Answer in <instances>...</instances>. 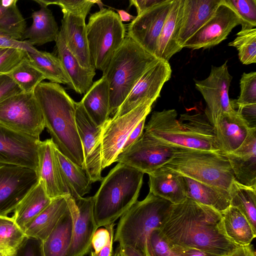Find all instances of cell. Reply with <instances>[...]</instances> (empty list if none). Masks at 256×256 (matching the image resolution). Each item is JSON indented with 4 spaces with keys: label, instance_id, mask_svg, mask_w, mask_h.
<instances>
[{
    "label": "cell",
    "instance_id": "6da1fadb",
    "mask_svg": "<svg viewBox=\"0 0 256 256\" xmlns=\"http://www.w3.org/2000/svg\"><path fill=\"white\" fill-rule=\"evenodd\" d=\"M158 230L169 246L196 248L207 256H226L238 246L226 236L220 212L188 198L171 204Z\"/></svg>",
    "mask_w": 256,
    "mask_h": 256
},
{
    "label": "cell",
    "instance_id": "7a4b0ae2",
    "mask_svg": "<svg viewBox=\"0 0 256 256\" xmlns=\"http://www.w3.org/2000/svg\"><path fill=\"white\" fill-rule=\"evenodd\" d=\"M34 94L42 110L45 128L57 148L84 170L81 141L76 122V102L59 84L42 82Z\"/></svg>",
    "mask_w": 256,
    "mask_h": 256
},
{
    "label": "cell",
    "instance_id": "3957f363",
    "mask_svg": "<svg viewBox=\"0 0 256 256\" xmlns=\"http://www.w3.org/2000/svg\"><path fill=\"white\" fill-rule=\"evenodd\" d=\"M144 174L118 162L102 179L93 196L94 218L98 228L114 223L138 200Z\"/></svg>",
    "mask_w": 256,
    "mask_h": 256
},
{
    "label": "cell",
    "instance_id": "277c9868",
    "mask_svg": "<svg viewBox=\"0 0 256 256\" xmlns=\"http://www.w3.org/2000/svg\"><path fill=\"white\" fill-rule=\"evenodd\" d=\"M158 60L126 35L102 73L109 86L110 114L116 112L142 74Z\"/></svg>",
    "mask_w": 256,
    "mask_h": 256
},
{
    "label": "cell",
    "instance_id": "5b68a950",
    "mask_svg": "<svg viewBox=\"0 0 256 256\" xmlns=\"http://www.w3.org/2000/svg\"><path fill=\"white\" fill-rule=\"evenodd\" d=\"M171 204L149 192L144 200H137L120 217L114 242L146 256L147 239L153 230L158 229Z\"/></svg>",
    "mask_w": 256,
    "mask_h": 256
},
{
    "label": "cell",
    "instance_id": "8992f818",
    "mask_svg": "<svg viewBox=\"0 0 256 256\" xmlns=\"http://www.w3.org/2000/svg\"><path fill=\"white\" fill-rule=\"evenodd\" d=\"M162 166L181 176L228 191L234 179L228 158L220 152L176 148Z\"/></svg>",
    "mask_w": 256,
    "mask_h": 256
},
{
    "label": "cell",
    "instance_id": "52a82bcc",
    "mask_svg": "<svg viewBox=\"0 0 256 256\" xmlns=\"http://www.w3.org/2000/svg\"><path fill=\"white\" fill-rule=\"evenodd\" d=\"M86 28L92 62L104 73L126 38L125 26L117 13L102 8L90 15Z\"/></svg>",
    "mask_w": 256,
    "mask_h": 256
},
{
    "label": "cell",
    "instance_id": "ba28073f",
    "mask_svg": "<svg viewBox=\"0 0 256 256\" xmlns=\"http://www.w3.org/2000/svg\"><path fill=\"white\" fill-rule=\"evenodd\" d=\"M144 129L162 142L175 148L220 152L218 143L196 136L182 124L174 109L154 112Z\"/></svg>",
    "mask_w": 256,
    "mask_h": 256
},
{
    "label": "cell",
    "instance_id": "9c48e42d",
    "mask_svg": "<svg viewBox=\"0 0 256 256\" xmlns=\"http://www.w3.org/2000/svg\"><path fill=\"white\" fill-rule=\"evenodd\" d=\"M0 124L40 138L44 120L34 92H22L0 102Z\"/></svg>",
    "mask_w": 256,
    "mask_h": 256
},
{
    "label": "cell",
    "instance_id": "30bf717a",
    "mask_svg": "<svg viewBox=\"0 0 256 256\" xmlns=\"http://www.w3.org/2000/svg\"><path fill=\"white\" fill-rule=\"evenodd\" d=\"M154 102L148 100L122 116L109 118L103 124L101 134L102 168L115 162L130 133L146 118Z\"/></svg>",
    "mask_w": 256,
    "mask_h": 256
},
{
    "label": "cell",
    "instance_id": "8fae6325",
    "mask_svg": "<svg viewBox=\"0 0 256 256\" xmlns=\"http://www.w3.org/2000/svg\"><path fill=\"white\" fill-rule=\"evenodd\" d=\"M176 148L162 142L144 132L135 142L118 154L114 162L124 164L149 174L167 162Z\"/></svg>",
    "mask_w": 256,
    "mask_h": 256
},
{
    "label": "cell",
    "instance_id": "7c38bea8",
    "mask_svg": "<svg viewBox=\"0 0 256 256\" xmlns=\"http://www.w3.org/2000/svg\"><path fill=\"white\" fill-rule=\"evenodd\" d=\"M226 61L219 66H212L210 75L206 78L194 80L196 88L202 94L206 102L204 114L213 125L224 113L236 109L229 98V88L232 76L228 72Z\"/></svg>",
    "mask_w": 256,
    "mask_h": 256
},
{
    "label": "cell",
    "instance_id": "4fadbf2b",
    "mask_svg": "<svg viewBox=\"0 0 256 256\" xmlns=\"http://www.w3.org/2000/svg\"><path fill=\"white\" fill-rule=\"evenodd\" d=\"M37 171L13 165H0V217L8 216L38 183Z\"/></svg>",
    "mask_w": 256,
    "mask_h": 256
},
{
    "label": "cell",
    "instance_id": "5bb4252c",
    "mask_svg": "<svg viewBox=\"0 0 256 256\" xmlns=\"http://www.w3.org/2000/svg\"><path fill=\"white\" fill-rule=\"evenodd\" d=\"M40 141L0 124V165L17 166L38 172Z\"/></svg>",
    "mask_w": 256,
    "mask_h": 256
},
{
    "label": "cell",
    "instance_id": "9a60e30c",
    "mask_svg": "<svg viewBox=\"0 0 256 256\" xmlns=\"http://www.w3.org/2000/svg\"><path fill=\"white\" fill-rule=\"evenodd\" d=\"M72 220L70 244L66 256H84L91 249L98 229L94 214L93 196L73 198L66 196Z\"/></svg>",
    "mask_w": 256,
    "mask_h": 256
},
{
    "label": "cell",
    "instance_id": "2e32d148",
    "mask_svg": "<svg viewBox=\"0 0 256 256\" xmlns=\"http://www.w3.org/2000/svg\"><path fill=\"white\" fill-rule=\"evenodd\" d=\"M76 122L82 147L86 174L92 183L102 181V126H98L92 120L80 102H76Z\"/></svg>",
    "mask_w": 256,
    "mask_h": 256
},
{
    "label": "cell",
    "instance_id": "e0dca14e",
    "mask_svg": "<svg viewBox=\"0 0 256 256\" xmlns=\"http://www.w3.org/2000/svg\"><path fill=\"white\" fill-rule=\"evenodd\" d=\"M172 72L169 62L159 60L142 74L112 118L122 116L148 100L155 102Z\"/></svg>",
    "mask_w": 256,
    "mask_h": 256
},
{
    "label": "cell",
    "instance_id": "ac0fdd59",
    "mask_svg": "<svg viewBox=\"0 0 256 256\" xmlns=\"http://www.w3.org/2000/svg\"><path fill=\"white\" fill-rule=\"evenodd\" d=\"M240 24L238 16L226 0H222L212 16L184 44L183 48L213 47L226 40L232 29Z\"/></svg>",
    "mask_w": 256,
    "mask_h": 256
},
{
    "label": "cell",
    "instance_id": "d6986e66",
    "mask_svg": "<svg viewBox=\"0 0 256 256\" xmlns=\"http://www.w3.org/2000/svg\"><path fill=\"white\" fill-rule=\"evenodd\" d=\"M172 2L173 0H164L161 3L136 16L128 26L126 35L154 56L158 38Z\"/></svg>",
    "mask_w": 256,
    "mask_h": 256
},
{
    "label": "cell",
    "instance_id": "ffe728a7",
    "mask_svg": "<svg viewBox=\"0 0 256 256\" xmlns=\"http://www.w3.org/2000/svg\"><path fill=\"white\" fill-rule=\"evenodd\" d=\"M52 138L40 141L38 172L47 195L52 199L70 194L56 154Z\"/></svg>",
    "mask_w": 256,
    "mask_h": 256
},
{
    "label": "cell",
    "instance_id": "44dd1931",
    "mask_svg": "<svg viewBox=\"0 0 256 256\" xmlns=\"http://www.w3.org/2000/svg\"><path fill=\"white\" fill-rule=\"evenodd\" d=\"M228 158L236 180L248 186L256 187V128H250L242 144Z\"/></svg>",
    "mask_w": 256,
    "mask_h": 256
},
{
    "label": "cell",
    "instance_id": "7402d4cb",
    "mask_svg": "<svg viewBox=\"0 0 256 256\" xmlns=\"http://www.w3.org/2000/svg\"><path fill=\"white\" fill-rule=\"evenodd\" d=\"M86 18L64 13L59 32L68 48L84 68L96 70L89 54Z\"/></svg>",
    "mask_w": 256,
    "mask_h": 256
},
{
    "label": "cell",
    "instance_id": "603a6c76",
    "mask_svg": "<svg viewBox=\"0 0 256 256\" xmlns=\"http://www.w3.org/2000/svg\"><path fill=\"white\" fill-rule=\"evenodd\" d=\"M222 0H184L177 43L184 44L212 16Z\"/></svg>",
    "mask_w": 256,
    "mask_h": 256
},
{
    "label": "cell",
    "instance_id": "cb8c5ba5",
    "mask_svg": "<svg viewBox=\"0 0 256 256\" xmlns=\"http://www.w3.org/2000/svg\"><path fill=\"white\" fill-rule=\"evenodd\" d=\"M213 126L220 152L224 154L236 150L246 138L250 128L236 110L220 115Z\"/></svg>",
    "mask_w": 256,
    "mask_h": 256
},
{
    "label": "cell",
    "instance_id": "d4e9b609",
    "mask_svg": "<svg viewBox=\"0 0 256 256\" xmlns=\"http://www.w3.org/2000/svg\"><path fill=\"white\" fill-rule=\"evenodd\" d=\"M183 4L184 0H173L156 43L154 56L159 60L168 62L174 54L182 49L177 43V38Z\"/></svg>",
    "mask_w": 256,
    "mask_h": 256
},
{
    "label": "cell",
    "instance_id": "484cf974",
    "mask_svg": "<svg viewBox=\"0 0 256 256\" xmlns=\"http://www.w3.org/2000/svg\"><path fill=\"white\" fill-rule=\"evenodd\" d=\"M148 174L150 192L173 204L180 203L186 198L182 176L164 166Z\"/></svg>",
    "mask_w": 256,
    "mask_h": 256
},
{
    "label": "cell",
    "instance_id": "4316f807",
    "mask_svg": "<svg viewBox=\"0 0 256 256\" xmlns=\"http://www.w3.org/2000/svg\"><path fill=\"white\" fill-rule=\"evenodd\" d=\"M68 210L66 196L52 199L50 204L25 228L27 238L44 240Z\"/></svg>",
    "mask_w": 256,
    "mask_h": 256
},
{
    "label": "cell",
    "instance_id": "83f0119b",
    "mask_svg": "<svg viewBox=\"0 0 256 256\" xmlns=\"http://www.w3.org/2000/svg\"><path fill=\"white\" fill-rule=\"evenodd\" d=\"M54 42L58 58L71 80L72 89L79 94H85L93 84L96 70L84 68L80 65L68 48L60 33Z\"/></svg>",
    "mask_w": 256,
    "mask_h": 256
},
{
    "label": "cell",
    "instance_id": "f1b7e54d",
    "mask_svg": "<svg viewBox=\"0 0 256 256\" xmlns=\"http://www.w3.org/2000/svg\"><path fill=\"white\" fill-rule=\"evenodd\" d=\"M40 5V9L32 13V23L26 29L20 40H26L32 46L55 41L60 32L51 10L46 6Z\"/></svg>",
    "mask_w": 256,
    "mask_h": 256
},
{
    "label": "cell",
    "instance_id": "f546056e",
    "mask_svg": "<svg viewBox=\"0 0 256 256\" xmlns=\"http://www.w3.org/2000/svg\"><path fill=\"white\" fill-rule=\"evenodd\" d=\"M80 102L92 120L102 126L110 114L109 86L104 76L93 83Z\"/></svg>",
    "mask_w": 256,
    "mask_h": 256
},
{
    "label": "cell",
    "instance_id": "4dcf8cb0",
    "mask_svg": "<svg viewBox=\"0 0 256 256\" xmlns=\"http://www.w3.org/2000/svg\"><path fill=\"white\" fill-rule=\"evenodd\" d=\"M186 198L222 212L230 205L228 190L183 176Z\"/></svg>",
    "mask_w": 256,
    "mask_h": 256
},
{
    "label": "cell",
    "instance_id": "1f68e13d",
    "mask_svg": "<svg viewBox=\"0 0 256 256\" xmlns=\"http://www.w3.org/2000/svg\"><path fill=\"white\" fill-rule=\"evenodd\" d=\"M52 200L47 195L42 182L40 180L14 210L13 218L15 222L24 232L26 226L50 204Z\"/></svg>",
    "mask_w": 256,
    "mask_h": 256
},
{
    "label": "cell",
    "instance_id": "d6a6232c",
    "mask_svg": "<svg viewBox=\"0 0 256 256\" xmlns=\"http://www.w3.org/2000/svg\"><path fill=\"white\" fill-rule=\"evenodd\" d=\"M222 224L226 237L237 246L250 244L256 236V230L236 208L230 206L221 212Z\"/></svg>",
    "mask_w": 256,
    "mask_h": 256
},
{
    "label": "cell",
    "instance_id": "836d02e7",
    "mask_svg": "<svg viewBox=\"0 0 256 256\" xmlns=\"http://www.w3.org/2000/svg\"><path fill=\"white\" fill-rule=\"evenodd\" d=\"M72 220L69 210L59 220L51 233L39 242L40 256H66L72 240Z\"/></svg>",
    "mask_w": 256,
    "mask_h": 256
},
{
    "label": "cell",
    "instance_id": "e575fe53",
    "mask_svg": "<svg viewBox=\"0 0 256 256\" xmlns=\"http://www.w3.org/2000/svg\"><path fill=\"white\" fill-rule=\"evenodd\" d=\"M55 151L70 195L74 199L83 197L90 190L92 184L85 171L63 154L56 147Z\"/></svg>",
    "mask_w": 256,
    "mask_h": 256
},
{
    "label": "cell",
    "instance_id": "d590c367",
    "mask_svg": "<svg viewBox=\"0 0 256 256\" xmlns=\"http://www.w3.org/2000/svg\"><path fill=\"white\" fill-rule=\"evenodd\" d=\"M27 56L32 64L45 79L50 82L66 84L72 88L71 80L58 56L38 50L32 52H27Z\"/></svg>",
    "mask_w": 256,
    "mask_h": 256
},
{
    "label": "cell",
    "instance_id": "8d00e7d4",
    "mask_svg": "<svg viewBox=\"0 0 256 256\" xmlns=\"http://www.w3.org/2000/svg\"><path fill=\"white\" fill-rule=\"evenodd\" d=\"M228 192L230 206L238 210L256 230V187L244 186L234 179Z\"/></svg>",
    "mask_w": 256,
    "mask_h": 256
},
{
    "label": "cell",
    "instance_id": "74e56055",
    "mask_svg": "<svg viewBox=\"0 0 256 256\" xmlns=\"http://www.w3.org/2000/svg\"><path fill=\"white\" fill-rule=\"evenodd\" d=\"M17 2L18 0H0V34L20 40L26 24Z\"/></svg>",
    "mask_w": 256,
    "mask_h": 256
},
{
    "label": "cell",
    "instance_id": "f35d334b",
    "mask_svg": "<svg viewBox=\"0 0 256 256\" xmlns=\"http://www.w3.org/2000/svg\"><path fill=\"white\" fill-rule=\"evenodd\" d=\"M26 238L13 217H0V252L16 256Z\"/></svg>",
    "mask_w": 256,
    "mask_h": 256
},
{
    "label": "cell",
    "instance_id": "ab89813d",
    "mask_svg": "<svg viewBox=\"0 0 256 256\" xmlns=\"http://www.w3.org/2000/svg\"><path fill=\"white\" fill-rule=\"evenodd\" d=\"M8 74L25 93L34 92L38 85L45 79L32 64L27 54Z\"/></svg>",
    "mask_w": 256,
    "mask_h": 256
},
{
    "label": "cell",
    "instance_id": "60d3db41",
    "mask_svg": "<svg viewBox=\"0 0 256 256\" xmlns=\"http://www.w3.org/2000/svg\"><path fill=\"white\" fill-rule=\"evenodd\" d=\"M228 45L236 48L238 58L244 64L256 63V28L240 30Z\"/></svg>",
    "mask_w": 256,
    "mask_h": 256
},
{
    "label": "cell",
    "instance_id": "b9f144b4",
    "mask_svg": "<svg viewBox=\"0 0 256 256\" xmlns=\"http://www.w3.org/2000/svg\"><path fill=\"white\" fill-rule=\"evenodd\" d=\"M240 19L241 30L256 26V0H226Z\"/></svg>",
    "mask_w": 256,
    "mask_h": 256
},
{
    "label": "cell",
    "instance_id": "7bdbcfd3",
    "mask_svg": "<svg viewBox=\"0 0 256 256\" xmlns=\"http://www.w3.org/2000/svg\"><path fill=\"white\" fill-rule=\"evenodd\" d=\"M34 1L39 4H43L46 6L50 4L58 6L61 8L63 14H70L84 18H86L92 7L97 2V0H36Z\"/></svg>",
    "mask_w": 256,
    "mask_h": 256
},
{
    "label": "cell",
    "instance_id": "ee69618b",
    "mask_svg": "<svg viewBox=\"0 0 256 256\" xmlns=\"http://www.w3.org/2000/svg\"><path fill=\"white\" fill-rule=\"evenodd\" d=\"M240 94L231 100L234 107L256 104V72H244L240 80Z\"/></svg>",
    "mask_w": 256,
    "mask_h": 256
},
{
    "label": "cell",
    "instance_id": "f6af8a7d",
    "mask_svg": "<svg viewBox=\"0 0 256 256\" xmlns=\"http://www.w3.org/2000/svg\"><path fill=\"white\" fill-rule=\"evenodd\" d=\"M146 256H183L171 248L160 236L158 230H153L146 242Z\"/></svg>",
    "mask_w": 256,
    "mask_h": 256
},
{
    "label": "cell",
    "instance_id": "bcb514c9",
    "mask_svg": "<svg viewBox=\"0 0 256 256\" xmlns=\"http://www.w3.org/2000/svg\"><path fill=\"white\" fill-rule=\"evenodd\" d=\"M26 54V52L20 49L0 48V74H8Z\"/></svg>",
    "mask_w": 256,
    "mask_h": 256
},
{
    "label": "cell",
    "instance_id": "7dc6e473",
    "mask_svg": "<svg viewBox=\"0 0 256 256\" xmlns=\"http://www.w3.org/2000/svg\"><path fill=\"white\" fill-rule=\"evenodd\" d=\"M22 92L21 89L8 74H0V102Z\"/></svg>",
    "mask_w": 256,
    "mask_h": 256
},
{
    "label": "cell",
    "instance_id": "c3c4849f",
    "mask_svg": "<svg viewBox=\"0 0 256 256\" xmlns=\"http://www.w3.org/2000/svg\"><path fill=\"white\" fill-rule=\"evenodd\" d=\"M0 48H16L31 52L37 50L26 40H18L2 34H0Z\"/></svg>",
    "mask_w": 256,
    "mask_h": 256
},
{
    "label": "cell",
    "instance_id": "681fc988",
    "mask_svg": "<svg viewBox=\"0 0 256 256\" xmlns=\"http://www.w3.org/2000/svg\"><path fill=\"white\" fill-rule=\"evenodd\" d=\"M236 110L250 128H256V104L237 107Z\"/></svg>",
    "mask_w": 256,
    "mask_h": 256
},
{
    "label": "cell",
    "instance_id": "f907efd6",
    "mask_svg": "<svg viewBox=\"0 0 256 256\" xmlns=\"http://www.w3.org/2000/svg\"><path fill=\"white\" fill-rule=\"evenodd\" d=\"M164 0H132L130 6H134L136 9L137 16H139L148 9L161 3Z\"/></svg>",
    "mask_w": 256,
    "mask_h": 256
},
{
    "label": "cell",
    "instance_id": "816d5d0a",
    "mask_svg": "<svg viewBox=\"0 0 256 256\" xmlns=\"http://www.w3.org/2000/svg\"><path fill=\"white\" fill-rule=\"evenodd\" d=\"M146 119V118H143L132 132L124 144L120 152L127 148L140 137L144 132Z\"/></svg>",
    "mask_w": 256,
    "mask_h": 256
},
{
    "label": "cell",
    "instance_id": "f5cc1de1",
    "mask_svg": "<svg viewBox=\"0 0 256 256\" xmlns=\"http://www.w3.org/2000/svg\"><path fill=\"white\" fill-rule=\"evenodd\" d=\"M226 256H256L254 246L251 244L238 246L232 252Z\"/></svg>",
    "mask_w": 256,
    "mask_h": 256
},
{
    "label": "cell",
    "instance_id": "db71d44e",
    "mask_svg": "<svg viewBox=\"0 0 256 256\" xmlns=\"http://www.w3.org/2000/svg\"><path fill=\"white\" fill-rule=\"evenodd\" d=\"M114 236V229L110 232V238L107 244L97 252H94L91 250L90 256H112Z\"/></svg>",
    "mask_w": 256,
    "mask_h": 256
},
{
    "label": "cell",
    "instance_id": "11a10c76",
    "mask_svg": "<svg viewBox=\"0 0 256 256\" xmlns=\"http://www.w3.org/2000/svg\"><path fill=\"white\" fill-rule=\"evenodd\" d=\"M169 246L183 256H207L204 252L196 248L180 247L176 246Z\"/></svg>",
    "mask_w": 256,
    "mask_h": 256
},
{
    "label": "cell",
    "instance_id": "9f6ffc18",
    "mask_svg": "<svg viewBox=\"0 0 256 256\" xmlns=\"http://www.w3.org/2000/svg\"><path fill=\"white\" fill-rule=\"evenodd\" d=\"M112 256H144L128 246L119 245L116 248Z\"/></svg>",
    "mask_w": 256,
    "mask_h": 256
},
{
    "label": "cell",
    "instance_id": "6f0895ef",
    "mask_svg": "<svg viewBox=\"0 0 256 256\" xmlns=\"http://www.w3.org/2000/svg\"><path fill=\"white\" fill-rule=\"evenodd\" d=\"M16 256H40V251L38 252L36 249L32 246H26L24 242L18 251Z\"/></svg>",
    "mask_w": 256,
    "mask_h": 256
},
{
    "label": "cell",
    "instance_id": "680465c9",
    "mask_svg": "<svg viewBox=\"0 0 256 256\" xmlns=\"http://www.w3.org/2000/svg\"><path fill=\"white\" fill-rule=\"evenodd\" d=\"M116 10L120 20L122 22L133 20L136 18V16H132L124 10Z\"/></svg>",
    "mask_w": 256,
    "mask_h": 256
},
{
    "label": "cell",
    "instance_id": "91938a15",
    "mask_svg": "<svg viewBox=\"0 0 256 256\" xmlns=\"http://www.w3.org/2000/svg\"><path fill=\"white\" fill-rule=\"evenodd\" d=\"M0 256H10L5 253L0 252Z\"/></svg>",
    "mask_w": 256,
    "mask_h": 256
},
{
    "label": "cell",
    "instance_id": "94428289",
    "mask_svg": "<svg viewBox=\"0 0 256 256\" xmlns=\"http://www.w3.org/2000/svg\"></svg>",
    "mask_w": 256,
    "mask_h": 256
}]
</instances>
